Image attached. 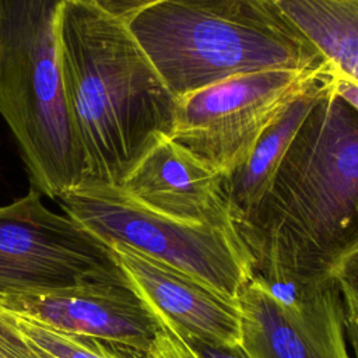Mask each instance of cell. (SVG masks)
<instances>
[{"instance_id": "cell-1", "label": "cell", "mask_w": 358, "mask_h": 358, "mask_svg": "<svg viewBox=\"0 0 358 358\" xmlns=\"http://www.w3.org/2000/svg\"><path fill=\"white\" fill-rule=\"evenodd\" d=\"M235 228L255 274L273 281L330 275L358 248V110L330 78L267 192Z\"/></svg>"}, {"instance_id": "cell-2", "label": "cell", "mask_w": 358, "mask_h": 358, "mask_svg": "<svg viewBox=\"0 0 358 358\" xmlns=\"http://www.w3.org/2000/svg\"><path fill=\"white\" fill-rule=\"evenodd\" d=\"M59 45L64 101L85 162L81 186L120 187L169 136L175 99L126 21L90 0L64 1Z\"/></svg>"}, {"instance_id": "cell-3", "label": "cell", "mask_w": 358, "mask_h": 358, "mask_svg": "<svg viewBox=\"0 0 358 358\" xmlns=\"http://www.w3.org/2000/svg\"><path fill=\"white\" fill-rule=\"evenodd\" d=\"M126 24L173 99L241 74L326 66L271 0H164Z\"/></svg>"}, {"instance_id": "cell-4", "label": "cell", "mask_w": 358, "mask_h": 358, "mask_svg": "<svg viewBox=\"0 0 358 358\" xmlns=\"http://www.w3.org/2000/svg\"><path fill=\"white\" fill-rule=\"evenodd\" d=\"M66 0H0V113L32 187L57 199L80 187L85 162L63 91L59 14Z\"/></svg>"}, {"instance_id": "cell-5", "label": "cell", "mask_w": 358, "mask_h": 358, "mask_svg": "<svg viewBox=\"0 0 358 358\" xmlns=\"http://www.w3.org/2000/svg\"><path fill=\"white\" fill-rule=\"evenodd\" d=\"M64 214L105 242H119L239 296L255 275L234 227L194 224L157 213L115 186H80L59 196Z\"/></svg>"}, {"instance_id": "cell-6", "label": "cell", "mask_w": 358, "mask_h": 358, "mask_svg": "<svg viewBox=\"0 0 358 358\" xmlns=\"http://www.w3.org/2000/svg\"><path fill=\"white\" fill-rule=\"evenodd\" d=\"M129 284L110 246L35 187L0 206V295Z\"/></svg>"}, {"instance_id": "cell-7", "label": "cell", "mask_w": 358, "mask_h": 358, "mask_svg": "<svg viewBox=\"0 0 358 358\" xmlns=\"http://www.w3.org/2000/svg\"><path fill=\"white\" fill-rule=\"evenodd\" d=\"M324 69L248 73L175 98L169 137L227 178L245 165L264 130Z\"/></svg>"}, {"instance_id": "cell-8", "label": "cell", "mask_w": 358, "mask_h": 358, "mask_svg": "<svg viewBox=\"0 0 358 358\" xmlns=\"http://www.w3.org/2000/svg\"><path fill=\"white\" fill-rule=\"evenodd\" d=\"M249 358H352L345 309L331 275L273 281L255 274L239 296Z\"/></svg>"}, {"instance_id": "cell-9", "label": "cell", "mask_w": 358, "mask_h": 358, "mask_svg": "<svg viewBox=\"0 0 358 358\" xmlns=\"http://www.w3.org/2000/svg\"><path fill=\"white\" fill-rule=\"evenodd\" d=\"M131 288L161 324L179 337L241 345L238 298L119 242H106Z\"/></svg>"}, {"instance_id": "cell-10", "label": "cell", "mask_w": 358, "mask_h": 358, "mask_svg": "<svg viewBox=\"0 0 358 358\" xmlns=\"http://www.w3.org/2000/svg\"><path fill=\"white\" fill-rule=\"evenodd\" d=\"M0 309L133 352L147 351L161 330L159 320L130 284L0 295Z\"/></svg>"}, {"instance_id": "cell-11", "label": "cell", "mask_w": 358, "mask_h": 358, "mask_svg": "<svg viewBox=\"0 0 358 358\" xmlns=\"http://www.w3.org/2000/svg\"><path fill=\"white\" fill-rule=\"evenodd\" d=\"M120 189L168 217L235 228L225 178L169 136H162L151 147Z\"/></svg>"}, {"instance_id": "cell-12", "label": "cell", "mask_w": 358, "mask_h": 358, "mask_svg": "<svg viewBox=\"0 0 358 358\" xmlns=\"http://www.w3.org/2000/svg\"><path fill=\"white\" fill-rule=\"evenodd\" d=\"M329 78L330 69L326 64L323 74L264 130L245 165L225 178V192L234 225L246 218L267 192L285 151L324 91Z\"/></svg>"}, {"instance_id": "cell-13", "label": "cell", "mask_w": 358, "mask_h": 358, "mask_svg": "<svg viewBox=\"0 0 358 358\" xmlns=\"http://www.w3.org/2000/svg\"><path fill=\"white\" fill-rule=\"evenodd\" d=\"M337 76L358 84V0H271Z\"/></svg>"}, {"instance_id": "cell-14", "label": "cell", "mask_w": 358, "mask_h": 358, "mask_svg": "<svg viewBox=\"0 0 358 358\" xmlns=\"http://www.w3.org/2000/svg\"><path fill=\"white\" fill-rule=\"evenodd\" d=\"M330 275L340 288L345 312L358 319V248L345 255L333 267Z\"/></svg>"}, {"instance_id": "cell-15", "label": "cell", "mask_w": 358, "mask_h": 358, "mask_svg": "<svg viewBox=\"0 0 358 358\" xmlns=\"http://www.w3.org/2000/svg\"><path fill=\"white\" fill-rule=\"evenodd\" d=\"M0 358H43L14 326L8 315L0 309Z\"/></svg>"}, {"instance_id": "cell-16", "label": "cell", "mask_w": 358, "mask_h": 358, "mask_svg": "<svg viewBox=\"0 0 358 358\" xmlns=\"http://www.w3.org/2000/svg\"><path fill=\"white\" fill-rule=\"evenodd\" d=\"M196 358H249L241 345L213 344L196 337H180Z\"/></svg>"}, {"instance_id": "cell-17", "label": "cell", "mask_w": 358, "mask_h": 358, "mask_svg": "<svg viewBox=\"0 0 358 358\" xmlns=\"http://www.w3.org/2000/svg\"><path fill=\"white\" fill-rule=\"evenodd\" d=\"M108 14L117 17L123 21H129L141 10L154 6L164 0H90Z\"/></svg>"}, {"instance_id": "cell-18", "label": "cell", "mask_w": 358, "mask_h": 358, "mask_svg": "<svg viewBox=\"0 0 358 358\" xmlns=\"http://www.w3.org/2000/svg\"><path fill=\"white\" fill-rule=\"evenodd\" d=\"M330 87L334 94H337L343 101H345L355 110H358V84L357 83L334 74L330 69Z\"/></svg>"}, {"instance_id": "cell-19", "label": "cell", "mask_w": 358, "mask_h": 358, "mask_svg": "<svg viewBox=\"0 0 358 358\" xmlns=\"http://www.w3.org/2000/svg\"><path fill=\"white\" fill-rule=\"evenodd\" d=\"M345 333L352 348L354 358H358V319L348 312H345Z\"/></svg>"}, {"instance_id": "cell-20", "label": "cell", "mask_w": 358, "mask_h": 358, "mask_svg": "<svg viewBox=\"0 0 358 358\" xmlns=\"http://www.w3.org/2000/svg\"><path fill=\"white\" fill-rule=\"evenodd\" d=\"M34 347H35V345H34ZM39 351H41V350H39ZM41 354H42V355H43V358H53V357H50V355H48V354H45V352H42V351H41Z\"/></svg>"}]
</instances>
